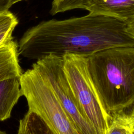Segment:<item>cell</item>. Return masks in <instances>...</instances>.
<instances>
[{"label":"cell","instance_id":"cell-1","mask_svg":"<svg viewBox=\"0 0 134 134\" xmlns=\"http://www.w3.org/2000/svg\"><path fill=\"white\" fill-rule=\"evenodd\" d=\"M126 28L124 21L90 13L81 17L42 21L23 34L18 52L37 60L49 54L88 56L113 48L134 47V39Z\"/></svg>","mask_w":134,"mask_h":134},{"label":"cell","instance_id":"cell-2","mask_svg":"<svg viewBox=\"0 0 134 134\" xmlns=\"http://www.w3.org/2000/svg\"><path fill=\"white\" fill-rule=\"evenodd\" d=\"M89 74L110 116L134 105V47H119L87 57Z\"/></svg>","mask_w":134,"mask_h":134},{"label":"cell","instance_id":"cell-3","mask_svg":"<svg viewBox=\"0 0 134 134\" xmlns=\"http://www.w3.org/2000/svg\"><path fill=\"white\" fill-rule=\"evenodd\" d=\"M29 111L39 116L54 134H80L58 100L49 83L35 65L20 77Z\"/></svg>","mask_w":134,"mask_h":134},{"label":"cell","instance_id":"cell-4","mask_svg":"<svg viewBox=\"0 0 134 134\" xmlns=\"http://www.w3.org/2000/svg\"><path fill=\"white\" fill-rule=\"evenodd\" d=\"M87 55L66 53L63 68L67 80L84 115L97 134H107L112 120L105 110L91 80Z\"/></svg>","mask_w":134,"mask_h":134},{"label":"cell","instance_id":"cell-5","mask_svg":"<svg viewBox=\"0 0 134 134\" xmlns=\"http://www.w3.org/2000/svg\"><path fill=\"white\" fill-rule=\"evenodd\" d=\"M33 64L47 80L80 134H97L84 115L71 89L63 70V56L49 54L36 60Z\"/></svg>","mask_w":134,"mask_h":134},{"label":"cell","instance_id":"cell-6","mask_svg":"<svg viewBox=\"0 0 134 134\" xmlns=\"http://www.w3.org/2000/svg\"><path fill=\"white\" fill-rule=\"evenodd\" d=\"M82 9L126 23L134 18V0H84Z\"/></svg>","mask_w":134,"mask_h":134},{"label":"cell","instance_id":"cell-7","mask_svg":"<svg viewBox=\"0 0 134 134\" xmlns=\"http://www.w3.org/2000/svg\"><path fill=\"white\" fill-rule=\"evenodd\" d=\"M20 77L9 78L0 82V121L11 117L13 108L22 96Z\"/></svg>","mask_w":134,"mask_h":134},{"label":"cell","instance_id":"cell-8","mask_svg":"<svg viewBox=\"0 0 134 134\" xmlns=\"http://www.w3.org/2000/svg\"><path fill=\"white\" fill-rule=\"evenodd\" d=\"M18 55V44L14 40L0 47V82L21 76Z\"/></svg>","mask_w":134,"mask_h":134},{"label":"cell","instance_id":"cell-9","mask_svg":"<svg viewBox=\"0 0 134 134\" xmlns=\"http://www.w3.org/2000/svg\"><path fill=\"white\" fill-rule=\"evenodd\" d=\"M17 134H54L42 118L28 110L19 122Z\"/></svg>","mask_w":134,"mask_h":134},{"label":"cell","instance_id":"cell-10","mask_svg":"<svg viewBox=\"0 0 134 134\" xmlns=\"http://www.w3.org/2000/svg\"><path fill=\"white\" fill-rule=\"evenodd\" d=\"M134 130V105L112 116L107 134H130Z\"/></svg>","mask_w":134,"mask_h":134},{"label":"cell","instance_id":"cell-11","mask_svg":"<svg viewBox=\"0 0 134 134\" xmlns=\"http://www.w3.org/2000/svg\"><path fill=\"white\" fill-rule=\"evenodd\" d=\"M18 23L17 17L9 10L0 13V47L13 39V32Z\"/></svg>","mask_w":134,"mask_h":134},{"label":"cell","instance_id":"cell-12","mask_svg":"<svg viewBox=\"0 0 134 134\" xmlns=\"http://www.w3.org/2000/svg\"><path fill=\"white\" fill-rule=\"evenodd\" d=\"M84 0H53L50 13L54 15L59 13L82 9Z\"/></svg>","mask_w":134,"mask_h":134},{"label":"cell","instance_id":"cell-13","mask_svg":"<svg viewBox=\"0 0 134 134\" xmlns=\"http://www.w3.org/2000/svg\"><path fill=\"white\" fill-rule=\"evenodd\" d=\"M13 5V0H0V13L9 11Z\"/></svg>","mask_w":134,"mask_h":134},{"label":"cell","instance_id":"cell-14","mask_svg":"<svg viewBox=\"0 0 134 134\" xmlns=\"http://www.w3.org/2000/svg\"><path fill=\"white\" fill-rule=\"evenodd\" d=\"M126 32L134 39V18L126 23Z\"/></svg>","mask_w":134,"mask_h":134},{"label":"cell","instance_id":"cell-15","mask_svg":"<svg viewBox=\"0 0 134 134\" xmlns=\"http://www.w3.org/2000/svg\"><path fill=\"white\" fill-rule=\"evenodd\" d=\"M23 1H27V0H13V4H15L17 3Z\"/></svg>","mask_w":134,"mask_h":134},{"label":"cell","instance_id":"cell-16","mask_svg":"<svg viewBox=\"0 0 134 134\" xmlns=\"http://www.w3.org/2000/svg\"><path fill=\"white\" fill-rule=\"evenodd\" d=\"M0 134H7V133H6L4 131H3L2 130H0Z\"/></svg>","mask_w":134,"mask_h":134},{"label":"cell","instance_id":"cell-17","mask_svg":"<svg viewBox=\"0 0 134 134\" xmlns=\"http://www.w3.org/2000/svg\"><path fill=\"white\" fill-rule=\"evenodd\" d=\"M130 134H134V130H133V131H132Z\"/></svg>","mask_w":134,"mask_h":134}]
</instances>
